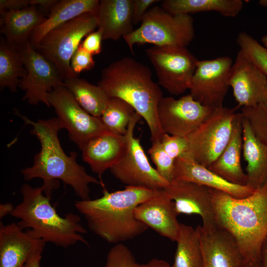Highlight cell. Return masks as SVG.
<instances>
[{
	"label": "cell",
	"instance_id": "6da1fadb",
	"mask_svg": "<svg viewBox=\"0 0 267 267\" xmlns=\"http://www.w3.org/2000/svg\"><path fill=\"white\" fill-rule=\"evenodd\" d=\"M14 113L32 127L30 133L41 144L40 152L34 157L33 164L21 170L24 180L42 179L44 194L50 198L53 190L58 187L59 180L70 185L82 200L90 199V184L104 187L102 181L88 174L84 167L77 162L76 152L68 155L64 151L58 137V132L62 128L57 117L33 121L17 109H14Z\"/></svg>",
	"mask_w": 267,
	"mask_h": 267
},
{
	"label": "cell",
	"instance_id": "7a4b0ae2",
	"mask_svg": "<svg viewBox=\"0 0 267 267\" xmlns=\"http://www.w3.org/2000/svg\"><path fill=\"white\" fill-rule=\"evenodd\" d=\"M157 191L126 186L123 190L109 192L103 187L102 196L77 200L74 205L93 233L116 244L137 237L148 229L136 219L134 210Z\"/></svg>",
	"mask_w": 267,
	"mask_h": 267
},
{
	"label": "cell",
	"instance_id": "3957f363",
	"mask_svg": "<svg viewBox=\"0 0 267 267\" xmlns=\"http://www.w3.org/2000/svg\"><path fill=\"white\" fill-rule=\"evenodd\" d=\"M210 189L217 224L235 238L245 263H260L267 239V182L242 198Z\"/></svg>",
	"mask_w": 267,
	"mask_h": 267
},
{
	"label": "cell",
	"instance_id": "277c9868",
	"mask_svg": "<svg viewBox=\"0 0 267 267\" xmlns=\"http://www.w3.org/2000/svg\"><path fill=\"white\" fill-rule=\"evenodd\" d=\"M97 85L109 97L130 104L146 122L151 141L160 140L165 133L159 122L158 107L163 93L148 66L133 57H123L102 70Z\"/></svg>",
	"mask_w": 267,
	"mask_h": 267
},
{
	"label": "cell",
	"instance_id": "5b68a950",
	"mask_svg": "<svg viewBox=\"0 0 267 267\" xmlns=\"http://www.w3.org/2000/svg\"><path fill=\"white\" fill-rule=\"evenodd\" d=\"M21 202L14 207L10 215L34 238L56 246L67 248L81 242L89 246L83 234L87 229L77 214L68 213L60 216L50 203L41 187H33L25 183L20 189Z\"/></svg>",
	"mask_w": 267,
	"mask_h": 267
},
{
	"label": "cell",
	"instance_id": "8992f818",
	"mask_svg": "<svg viewBox=\"0 0 267 267\" xmlns=\"http://www.w3.org/2000/svg\"><path fill=\"white\" fill-rule=\"evenodd\" d=\"M194 37V20L190 15L174 14L154 6L145 13L140 26L123 39L133 52L135 44L187 47Z\"/></svg>",
	"mask_w": 267,
	"mask_h": 267
},
{
	"label": "cell",
	"instance_id": "52a82bcc",
	"mask_svg": "<svg viewBox=\"0 0 267 267\" xmlns=\"http://www.w3.org/2000/svg\"><path fill=\"white\" fill-rule=\"evenodd\" d=\"M96 28V14H83L48 32L36 49L55 65L63 81L77 76L71 69V58L82 40Z\"/></svg>",
	"mask_w": 267,
	"mask_h": 267
},
{
	"label": "cell",
	"instance_id": "ba28073f",
	"mask_svg": "<svg viewBox=\"0 0 267 267\" xmlns=\"http://www.w3.org/2000/svg\"><path fill=\"white\" fill-rule=\"evenodd\" d=\"M237 108L223 106L214 109L200 126L186 137L187 149L183 156L209 167L230 139Z\"/></svg>",
	"mask_w": 267,
	"mask_h": 267
},
{
	"label": "cell",
	"instance_id": "9c48e42d",
	"mask_svg": "<svg viewBox=\"0 0 267 267\" xmlns=\"http://www.w3.org/2000/svg\"><path fill=\"white\" fill-rule=\"evenodd\" d=\"M141 118L137 113L129 125L125 135L126 146L120 161L110 170L122 183L129 186L162 190L169 184L150 164L140 141L134 135L137 123Z\"/></svg>",
	"mask_w": 267,
	"mask_h": 267
},
{
	"label": "cell",
	"instance_id": "30bf717a",
	"mask_svg": "<svg viewBox=\"0 0 267 267\" xmlns=\"http://www.w3.org/2000/svg\"><path fill=\"white\" fill-rule=\"evenodd\" d=\"M145 52L154 68L160 86L174 95L189 89L199 60L187 47L153 46Z\"/></svg>",
	"mask_w": 267,
	"mask_h": 267
},
{
	"label": "cell",
	"instance_id": "8fae6325",
	"mask_svg": "<svg viewBox=\"0 0 267 267\" xmlns=\"http://www.w3.org/2000/svg\"><path fill=\"white\" fill-rule=\"evenodd\" d=\"M48 101L62 129L67 130L70 139L81 150L90 139L107 131L100 118L86 112L64 86L49 92Z\"/></svg>",
	"mask_w": 267,
	"mask_h": 267
},
{
	"label": "cell",
	"instance_id": "7c38bea8",
	"mask_svg": "<svg viewBox=\"0 0 267 267\" xmlns=\"http://www.w3.org/2000/svg\"><path fill=\"white\" fill-rule=\"evenodd\" d=\"M233 61L229 56L198 60L189 90L193 98L212 108L223 107L229 87L228 76Z\"/></svg>",
	"mask_w": 267,
	"mask_h": 267
},
{
	"label": "cell",
	"instance_id": "4fadbf2b",
	"mask_svg": "<svg viewBox=\"0 0 267 267\" xmlns=\"http://www.w3.org/2000/svg\"><path fill=\"white\" fill-rule=\"evenodd\" d=\"M27 75L21 79L19 88L25 91L23 100L31 105L43 103L50 107L48 95L56 87L64 86V81L55 65L35 49L30 42L21 47Z\"/></svg>",
	"mask_w": 267,
	"mask_h": 267
},
{
	"label": "cell",
	"instance_id": "5bb4252c",
	"mask_svg": "<svg viewBox=\"0 0 267 267\" xmlns=\"http://www.w3.org/2000/svg\"><path fill=\"white\" fill-rule=\"evenodd\" d=\"M214 109L195 100L190 94L178 99L163 97L158 107V117L165 134L186 137L195 131Z\"/></svg>",
	"mask_w": 267,
	"mask_h": 267
},
{
	"label": "cell",
	"instance_id": "9a60e30c",
	"mask_svg": "<svg viewBox=\"0 0 267 267\" xmlns=\"http://www.w3.org/2000/svg\"><path fill=\"white\" fill-rule=\"evenodd\" d=\"M228 83L237 108L267 102V76L240 49L230 68Z\"/></svg>",
	"mask_w": 267,
	"mask_h": 267
},
{
	"label": "cell",
	"instance_id": "2e32d148",
	"mask_svg": "<svg viewBox=\"0 0 267 267\" xmlns=\"http://www.w3.org/2000/svg\"><path fill=\"white\" fill-rule=\"evenodd\" d=\"M163 190L173 201L178 216L198 215L202 218V226L206 229L218 225L210 188L189 181L174 179Z\"/></svg>",
	"mask_w": 267,
	"mask_h": 267
},
{
	"label": "cell",
	"instance_id": "e0dca14e",
	"mask_svg": "<svg viewBox=\"0 0 267 267\" xmlns=\"http://www.w3.org/2000/svg\"><path fill=\"white\" fill-rule=\"evenodd\" d=\"M203 255V267H243L245 260L233 236L218 225L195 228Z\"/></svg>",
	"mask_w": 267,
	"mask_h": 267
},
{
	"label": "cell",
	"instance_id": "ac0fdd59",
	"mask_svg": "<svg viewBox=\"0 0 267 267\" xmlns=\"http://www.w3.org/2000/svg\"><path fill=\"white\" fill-rule=\"evenodd\" d=\"M136 219L159 235L176 242L180 231L174 203L163 189L138 205L134 210Z\"/></svg>",
	"mask_w": 267,
	"mask_h": 267
},
{
	"label": "cell",
	"instance_id": "d6986e66",
	"mask_svg": "<svg viewBox=\"0 0 267 267\" xmlns=\"http://www.w3.org/2000/svg\"><path fill=\"white\" fill-rule=\"evenodd\" d=\"M174 179L197 183L225 192L236 198L247 197L255 190L247 185H240L232 183L208 167L185 156L175 160Z\"/></svg>",
	"mask_w": 267,
	"mask_h": 267
},
{
	"label": "cell",
	"instance_id": "ffe728a7",
	"mask_svg": "<svg viewBox=\"0 0 267 267\" xmlns=\"http://www.w3.org/2000/svg\"><path fill=\"white\" fill-rule=\"evenodd\" d=\"M126 146L125 135L106 131L90 139L81 150L83 161L101 177L123 156Z\"/></svg>",
	"mask_w": 267,
	"mask_h": 267
},
{
	"label": "cell",
	"instance_id": "44dd1931",
	"mask_svg": "<svg viewBox=\"0 0 267 267\" xmlns=\"http://www.w3.org/2000/svg\"><path fill=\"white\" fill-rule=\"evenodd\" d=\"M42 240L31 237L18 223L0 222V267H26Z\"/></svg>",
	"mask_w": 267,
	"mask_h": 267
},
{
	"label": "cell",
	"instance_id": "7402d4cb",
	"mask_svg": "<svg viewBox=\"0 0 267 267\" xmlns=\"http://www.w3.org/2000/svg\"><path fill=\"white\" fill-rule=\"evenodd\" d=\"M243 116L237 113L230 139L218 158L209 167L226 180L234 184L246 185L247 176L243 170L241 157L242 153Z\"/></svg>",
	"mask_w": 267,
	"mask_h": 267
},
{
	"label": "cell",
	"instance_id": "603a6c76",
	"mask_svg": "<svg viewBox=\"0 0 267 267\" xmlns=\"http://www.w3.org/2000/svg\"><path fill=\"white\" fill-rule=\"evenodd\" d=\"M133 0H101L95 14L103 40L117 41L132 33Z\"/></svg>",
	"mask_w": 267,
	"mask_h": 267
},
{
	"label": "cell",
	"instance_id": "cb8c5ba5",
	"mask_svg": "<svg viewBox=\"0 0 267 267\" xmlns=\"http://www.w3.org/2000/svg\"><path fill=\"white\" fill-rule=\"evenodd\" d=\"M0 33L9 44L18 47L29 42L34 30L46 17L35 5L0 12Z\"/></svg>",
	"mask_w": 267,
	"mask_h": 267
},
{
	"label": "cell",
	"instance_id": "d4e9b609",
	"mask_svg": "<svg viewBox=\"0 0 267 267\" xmlns=\"http://www.w3.org/2000/svg\"><path fill=\"white\" fill-rule=\"evenodd\" d=\"M99 2V0H58L45 20L33 32L30 44L36 49L43 38L54 28L83 14H96Z\"/></svg>",
	"mask_w": 267,
	"mask_h": 267
},
{
	"label": "cell",
	"instance_id": "484cf974",
	"mask_svg": "<svg viewBox=\"0 0 267 267\" xmlns=\"http://www.w3.org/2000/svg\"><path fill=\"white\" fill-rule=\"evenodd\" d=\"M242 135V154L247 163V185L256 189L267 182V146L255 135L243 117Z\"/></svg>",
	"mask_w": 267,
	"mask_h": 267
},
{
	"label": "cell",
	"instance_id": "4316f807",
	"mask_svg": "<svg viewBox=\"0 0 267 267\" xmlns=\"http://www.w3.org/2000/svg\"><path fill=\"white\" fill-rule=\"evenodd\" d=\"M243 6L242 0H164L161 2V7L174 14L215 11L225 17H234Z\"/></svg>",
	"mask_w": 267,
	"mask_h": 267
},
{
	"label": "cell",
	"instance_id": "83f0119b",
	"mask_svg": "<svg viewBox=\"0 0 267 267\" xmlns=\"http://www.w3.org/2000/svg\"><path fill=\"white\" fill-rule=\"evenodd\" d=\"M27 75L21 47L8 43L3 36L0 38V88L16 92L21 79Z\"/></svg>",
	"mask_w": 267,
	"mask_h": 267
},
{
	"label": "cell",
	"instance_id": "f1b7e54d",
	"mask_svg": "<svg viewBox=\"0 0 267 267\" xmlns=\"http://www.w3.org/2000/svg\"><path fill=\"white\" fill-rule=\"evenodd\" d=\"M64 85L86 112L93 116L100 117L109 97L100 86L78 76L64 80Z\"/></svg>",
	"mask_w": 267,
	"mask_h": 267
},
{
	"label": "cell",
	"instance_id": "f546056e",
	"mask_svg": "<svg viewBox=\"0 0 267 267\" xmlns=\"http://www.w3.org/2000/svg\"><path fill=\"white\" fill-rule=\"evenodd\" d=\"M172 267H203V255L196 229L180 223Z\"/></svg>",
	"mask_w": 267,
	"mask_h": 267
},
{
	"label": "cell",
	"instance_id": "4dcf8cb0",
	"mask_svg": "<svg viewBox=\"0 0 267 267\" xmlns=\"http://www.w3.org/2000/svg\"><path fill=\"white\" fill-rule=\"evenodd\" d=\"M137 112L125 100L109 97L100 118L106 130L118 135H125L131 121Z\"/></svg>",
	"mask_w": 267,
	"mask_h": 267
},
{
	"label": "cell",
	"instance_id": "1f68e13d",
	"mask_svg": "<svg viewBox=\"0 0 267 267\" xmlns=\"http://www.w3.org/2000/svg\"><path fill=\"white\" fill-rule=\"evenodd\" d=\"M236 43L240 49L267 76V48L245 32L238 35Z\"/></svg>",
	"mask_w": 267,
	"mask_h": 267
},
{
	"label": "cell",
	"instance_id": "d6a6232c",
	"mask_svg": "<svg viewBox=\"0 0 267 267\" xmlns=\"http://www.w3.org/2000/svg\"><path fill=\"white\" fill-rule=\"evenodd\" d=\"M240 113L255 135L267 146V102L253 107H242Z\"/></svg>",
	"mask_w": 267,
	"mask_h": 267
},
{
	"label": "cell",
	"instance_id": "836d02e7",
	"mask_svg": "<svg viewBox=\"0 0 267 267\" xmlns=\"http://www.w3.org/2000/svg\"><path fill=\"white\" fill-rule=\"evenodd\" d=\"M158 173L168 182L174 179L175 160L164 149L160 140L152 142L148 150Z\"/></svg>",
	"mask_w": 267,
	"mask_h": 267
},
{
	"label": "cell",
	"instance_id": "e575fe53",
	"mask_svg": "<svg viewBox=\"0 0 267 267\" xmlns=\"http://www.w3.org/2000/svg\"><path fill=\"white\" fill-rule=\"evenodd\" d=\"M105 267H141L130 249L122 243L116 244L108 251Z\"/></svg>",
	"mask_w": 267,
	"mask_h": 267
},
{
	"label": "cell",
	"instance_id": "d590c367",
	"mask_svg": "<svg viewBox=\"0 0 267 267\" xmlns=\"http://www.w3.org/2000/svg\"><path fill=\"white\" fill-rule=\"evenodd\" d=\"M160 142L165 151L175 160L183 156L186 151V137L164 134L160 139Z\"/></svg>",
	"mask_w": 267,
	"mask_h": 267
},
{
	"label": "cell",
	"instance_id": "8d00e7d4",
	"mask_svg": "<svg viewBox=\"0 0 267 267\" xmlns=\"http://www.w3.org/2000/svg\"><path fill=\"white\" fill-rule=\"evenodd\" d=\"M94 65L93 55L86 51L81 44L71 60L70 65L72 71L78 75L82 72L92 69Z\"/></svg>",
	"mask_w": 267,
	"mask_h": 267
},
{
	"label": "cell",
	"instance_id": "74e56055",
	"mask_svg": "<svg viewBox=\"0 0 267 267\" xmlns=\"http://www.w3.org/2000/svg\"><path fill=\"white\" fill-rule=\"evenodd\" d=\"M102 31L99 28L88 35L81 43L82 47L92 55L98 54L102 51Z\"/></svg>",
	"mask_w": 267,
	"mask_h": 267
},
{
	"label": "cell",
	"instance_id": "f35d334b",
	"mask_svg": "<svg viewBox=\"0 0 267 267\" xmlns=\"http://www.w3.org/2000/svg\"><path fill=\"white\" fill-rule=\"evenodd\" d=\"M160 1L158 0H133L132 17L134 24L141 22L145 13L154 3Z\"/></svg>",
	"mask_w": 267,
	"mask_h": 267
},
{
	"label": "cell",
	"instance_id": "ab89813d",
	"mask_svg": "<svg viewBox=\"0 0 267 267\" xmlns=\"http://www.w3.org/2000/svg\"><path fill=\"white\" fill-rule=\"evenodd\" d=\"M29 5V0H0V12L20 10Z\"/></svg>",
	"mask_w": 267,
	"mask_h": 267
},
{
	"label": "cell",
	"instance_id": "60d3db41",
	"mask_svg": "<svg viewBox=\"0 0 267 267\" xmlns=\"http://www.w3.org/2000/svg\"><path fill=\"white\" fill-rule=\"evenodd\" d=\"M45 243L41 240L30 254L27 262V267H40L42 254Z\"/></svg>",
	"mask_w": 267,
	"mask_h": 267
},
{
	"label": "cell",
	"instance_id": "b9f144b4",
	"mask_svg": "<svg viewBox=\"0 0 267 267\" xmlns=\"http://www.w3.org/2000/svg\"><path fill=\"white\" fill-rule=\"evenodd\" d=\"M58 0H29V5L40 6L44 10L49 11Z\"/></svg>",
	"mask_w": 267,
	"mask_h": 267
},
{
	"label": "cell",
	"instance_id": "7bdbcfd3",
	"mask_svg": "<svg viewBox=\"0 0 267 267\" xmlns=\"http://www.w3.org/2000/svg\"><path fill=\"white\" fill-rule=\"evenodd\" d=\"M141 267H172L165 260L153 258L144 264H141Z\"/></svg>",
	"mask_w": 267,
	"mask_h": 267
},
{
	"label": "cell",
	"instance_id": "ee69618b",
	"mask_svg": "<svg viewBox=\"0 0 267 267\" xmlns=\"http://www.w3.org/2000/svg\"><path fill=\"white\" fill-rule=\"evenodd\" d=\"M14 208V206L10 203L1 204L0 205V218H3L7 215H10Z\"/></svg>",
	"mask_w": 267,
	"mask_h": 267
},
{
	"label": "cell",
	"instance_id": "f6af8a7d",
	"mask_svg": "<svg viewBox=\"0 0 267 267\" xmlns=\"http://www.w3.org/2000/svg\"><path fill=\"white\" fill-rule=\"evenodd\" d=\"M260 266V267H267V239L262 247Z\"/></svg>",
	"mask_w": 267,
	"mask_h": 267
},
{
	"label": "cell",
	"instance_id": "bcb514c9",
	"mask_svg": "<svg viewBox=\"0 0 267 267\" xmlns=\"http://www.w3.org/2000/svg\"><path fill=\"white\" fill-rule=\"evenodd\" d=\"M260 263L252 264L245 263L243 267H260Z\"/></svg>",
	"mask_w": 267,
	"mask_h": 267
},
{
	"label": "cell",
	"instance_id": "7dc6e473",
	"mask_svg": "<svg viewBox=\"0 0 267 267\" xmlns=\"http://www.w3.org/2000/svg\"><path fill=\"white\" fill-rule=\"evenodd\" d=\"M262 43L266 48H267V34L265 35L261 39Z\"/></svg>",
	"mask_w": 267,
	"mask_h": 267
},
{
	"label": "cell",
	"instance_id": "c3c4849f",
	"mask_svg": "<svg viewBox=\"0 0 267 267\" xmlns=\"http://www.w3.org/2000/svg\"><path fill=\"white\" fill-rule=\"evenodd\" d=\"M259 5L263 7H267V0H260L258 2Z\"/></svg>",
	"mask_w": 267,
	"mask_h": 267
},
{
	"label": "cell",
	"instance_id": "681fc988",
	"mask_svg": "<svg viewBox=\"0 0 267 267\" xmlns=\"http://www.w3.org/2000/svg\"><path fill=\"white\" fill-rule=\"evenodd\" d=\"M26 267H27V265H26Z\"/></svg>",
	"mask_w": 267,
	"mask_h": 267
}]
</instances>
